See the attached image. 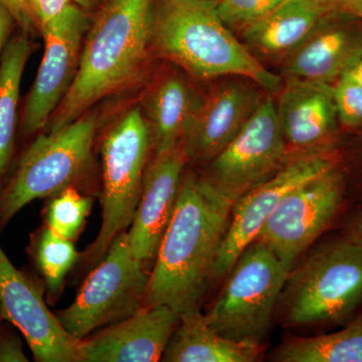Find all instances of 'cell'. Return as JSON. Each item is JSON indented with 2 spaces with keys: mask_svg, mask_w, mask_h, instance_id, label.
Segmentation results:
<instances>
[{
  "mask_svg": "<svg viewBox=\"0 0 362 362\" xmlns=\"http://www.w3.org/2000/svg\"><path fill=\"white\" fill-rule=\"evenodd\" d=\"M232 206L201 175L183 173L175 213L150 271L142 308L165 305L180 314L199 308V301L213 284Z\"/></svg>",
  "mask_w": 362,
  "mask_h": 362,
  "instance_id": "1",
  "label": "cell"
},
{
  "mask_svg": "<svg viewBox=\"0 0 362 362\" xmlns=\"http://www.w3.org/2000/svg\"><path fill=\"white\" fill-rule=\"evenodd\" d=\"M149 49L197 80L244 77L267 92L282 89L221 20L216 0H151Z\"/></svg>",
  "mask_w": 362,
  "mask_h": 362,
  "instance_id": "2",
  "label": "cell"
},
{
  "mask_svg": "<svg viewBox=\"0 0 362 362\" xmlns=\"http://www.w3.org/2000/svg\"><path fill=\"white\" fill-rule=\"evenodd\" d=\"M151 0H104L86 33L75 81L44 131H57L134 82L150 52Z\"/></svg>",
  "mask_w": 362,
  "mask_h": 362,
  "instance_id": "3",
  "label": "cell"
},
{
  "mask_svg": "<svg viewBox=\"0 0 362 362\" xmlns=\"http://www.w3.org/2000/svg\"><path fill=\"white\" fill-rule=\"evenodd\" d=\"M362 300V249L351 239L313 250L288 273L277 306L288 327L335 322Z\"/></svg>",
  "mask_w": 362,
  "mask_h": 362,
  "instance_id": "4",
  "label": "cell"
},
{
  "mask_svg": "<svg viewBox=\"0 0 362 362\" xmlns=\"http://www.w3.org/2000/svg\"><path fill=\"white\" fill-rule=\"evenodd\" d=\"M98 117L86 113L57 131H42L16 162L0 194V233L23 207L78 188L92 163Z\"/></svg>",
  "mask_w": 362,
  "mask_h": 362,
  "instance_id": "5",
  "label": "cell"
},
{
  "mask_svg": "<svg viewBox=\"0 0 362 362\" xmlns=\"http://www.w3.org/2000/svg\"><path fill=\"white\" fill-rule=\"evenodd\" d=\"M102 223L94 242L81 254L83 270L104 258L112 240L129 228L141 197L152 136L141 107L134 106L107 130L101 147Z\"/></svg>",
  "mask_w": 362,
  "mask_h": 362,
  "instance_id": "6",
  "label": "cell"
},
{
  "mask_svg": "<svg viewBox=\"0 0 362 362\" xmlns=\"http://www.w3.org/2000/svg\"><path fill=\"white\" fill-rule=\"evenodd\" d=\"M289 270L255 240L226 276L220 295L204 314L206 322L228 339L264 345Z\"/></svg>",
  "mask_w": 362,
  "mask_h": 362,
  "instance_id": "7",
  "label": "cell"
},
{
  "mask_svg": "<svg viewBox=\"0 0 362 362\" xmlns=\"http://www.w3.org/2000/svg\"><path fill=\"white\" fill-rule=\"evenodd\" d=\"M149 275L146 265L131 251L125 230L112 240L104 258L89 272L73 303L54 315L78 341L139 311Z\"/></svg>",
  "mask_w": 362,
  "mask_h": 362,
  "instance_id": "8",
  "label": "cell"
},
{
  "mask_svg": "<svg viewBox=\"0 0 362 362\" xmlns=\"http://www.w3.org/2000/svg\"><path fill=\"white\" fill-rule=\"evenodd\" d=\"M279 124L276 103L266 98L237 137L211 161L202 180L233 204L292 158Z\"/></svg>",
  "mask_w": 362,
  "mask_h": 362,
  "instance_id": "9",
  "label": "cell"
},
{
  "mask_svg": "<svg viewBox=\"0 0 362 362\" xmlns=\"http://www.w3.org/2000/svg\"><path fill=\"white\" fill-rule=\"evenodd\" d=\"M344 176L335 168L283 197L256 240L291 270L334 220L343 201Z\"/></svg>",
  "mask_w": 362,
  "mask_h": 362,
  "instance_id": "10",
  "label": "cell"
},
{
  "mask_svg": "<svg viewBox=\"0 0 362 362\" xmlns=\"http://www.w3.org/2000/svg\"><path fill=\"white\" fill-rule=\"evenodd\" d=\"M90 21V11L78 6L64 20L40 33L44 56L20 113L18 131L25 137L47 128L70 90Z\"/></svg>",
  "mask_w": 362,
  "mask_h": 362,
  "instance_id": "11",
  "label": "cell"
},
{
  "mask_svg": "<svg viewBox=\"0 0 362 362\" xmlns=\"http://www.w3.org/2000/svg\"><path fill=\"white\" fill-rule=\"evenodd\" d=\"M337 168L330 153L294 156L271 178L252 188L233 204L230 221L216 266L213 284L220 282L257 235L288 192Z\"/></svg>",
  "mask_w": 362,
  "mask_h": 362,
  "instance_id": "12",
  "label": "cell"
},
{
  "mask_svg": "<svg viewBox=\"0 0 362 362\" xmlns=\"http://www.w3.org/2000/svg\"><path fill=\"white\" fill-rule=\"evenodd\" d=\"M44 283L16 269L0 247V303L37 362H80L78 341L45 303Z\"/></svg>",
  "mask_w": 362,
  "mask_h": 362,
  "instance_id": "13",
  "label": "cell"
},
{
  "mask_svg": "<svg viewBox=\"0 0 362 362\" xmlns=\"http://www.w3.org/2000/svg\"><path fill=\"white\" fill-rule=\"evenodd\" d=\"M250 78H226L204 98L182 144L188 161L207 163L237 137L266 97Z\"/></svg>",
  "mask_w": 362,
  "mask_h": 362,
  "instance_id": "14",
  "label": "cell"
},
{
  "mask_svg": "<svg viewBox=\"0 0 362 362\" xmlns=\"http://www.w3.org/2000/svg\"><path fill=\"white\" fill-rule=\"evenodd\" d=\"M180 320V313L165 305L141 308L78 340V361H161Z\"/></svg>",
  "mask_w": 362,
  "mask_h": 362,
  "instance_id": "15",
  "label": "cell"
},
{
  "mask_svg": "<svg viewBox=\"0 0 362 362\" xmlns=\"http://www.w3.org/2000/svg\"><path fill=\"white\" fill-rule=\"evenodd\" d=\"M182 144L149 159L141 197L127 230L131 251L145 265L154 261L164 233L175 213L185 165Z\"/></svg>",
  "mask_w": 362,
  "mask_h": 362,
  "instance_id": "16",
  "label": "cell"
},
{
  "mask_svg": "<svg viewBox=\"0 0 362 362\" xmlns=\"http://www.w3.org/2000/svg\"><path fill=\"white\" fill-rule=\"evenodd\" d=\"M279 93L276 110L291 156L330 153L338 120L333 85L289 78Z\"/></svg>",
  "mask_w": 362,
  "mask_h": 362,
  "instance_id": "17",
  "label": "cell"
},
{
  "mask_svg": "<svg viewBox=\"0 0 362 362\" xmlns=\"http://www.w3.org/2000/svg\"><path fill=\"white\" fill-rule=\"evenodd\" d=\"M361 54V18L331 11L283 62V78L332 85Z\"/></svg>",
  "mask_w": 362,
  "mask_h": 362,
  "instance_id": "18",
  "label": "cell"
},
{
  "mask_svg": "<svg viewBox=\"0 0 362 362\" xmlns=\"http://www.w3.org/2000/svg\"><path fill=\"white\" fill-rule=\"evenodd\" d=\"M335 11L324 0H286L270 14L240 33L259 63L282 65L326 14Z\"/></svg>",
  "mask_w": 362,
  "mask_h": 362,
  "instance_id": "19",
  "label": "cell"
},
{
  "mask_svg": "<svg viewBox=\"0 0 362 362\" xmlns=\"http://www.w3.org/2000/svg\"><path fill=\"white\" fill-rule=\"evenodd\" d=\"M204 98L178 73L157 80L143 98V115L148 123L154 156L181 144Z\"/></svg>",
  "mask_w": 362,
  "mask_h": 362,
  "instance_id": "20",
  "label": "cell"
},
{
  "mask_svg": "<svg viewBox=\"0 0 362 362\" xmlns=\"http://www.w3.org/2000/svg\"><path fill=\"white\" fill-rule=\"evenodd\" d=\"M180 320L161 361L254 362L259 361L264 345L228 339L206 322L199 308L180 314Z\"/></svg>",
  "mask_w": 362,
  "mask_h": 362,
  "instance_id": "21",
  "label": "cell"
},
{
  "mask_svg": "<svg viewBox=\"0 0 362 362\" xmlns=\"http://www.w3.org/2000/svg\"><path fill=\"white\" fill-rule=\"evenodd\" d=\"M33 35L18 28L0 57V194L14 168L20 127L21 78L35 51Z\"/></svg>",
  "mask_w": 362,
  "mask_h": 362,
  "instance_id": "22",
  "label": "cell"
},
{
  "mask_svg": "<svg viewBox=\"0 0 362 362\" xmlns=\"http://www.w3.org/2000/svg\"><path fill=\"white\" fill-rule=\"evenodd\" d=\"M279 362H362V315L344 328L312 337H290L273 354Z\"/></svg>",
  "mask_w": 362,
  "mask_h": 362,
  "instance_id": "23",
  "label": "cell"
},
{
  "mask_svg": "<svg viewBox=\"0 0 362 362\" xmlns=\"http://www.w3.org/2000/svg\"><path fill=\"white\" fill-rule=\"evenodd\" d=\"M28 254L42 277L47 301L54 303L64 291L66 276L80 262V252L73 240L42 225L30 237Z\"/></svg>",
  "mask_w": 362,
  "mask_h": 362,
  "instance_id": "24",
  "label": "cell"
},
{
  "mask_svg": "<svg viewBox=\"0 0 362 362\" xmlns=\"http://www.w3.org/2000/svg\"><path fill=\"white\" fill-rule=\"evenodd\" d=\"M93 197L75 187L49 197L44 211V225L57 235L75 242L84 230Z\"/></svg>",
  "mask_w": 362,
  "mask_h": 362,
  "instance_id": "25",
  "label": "cell"
},
{
  "mask_svg": "<svg viewBox=\"0 0 362 362\" xmlns=\"http://www.w3.org/2000/svg\"><path fill=\"white\" fill-rule=\"evenodd\" d=\"M286 0H216L221 20L233 33H240L263 20Z\"/></svg>",
  "mask_w": 362,
  "mask_h": 362,
  "instance_id": "26",
  "label": "cell"
},
{
  "mask_svg": "<svg viewBox=\"0 0 362 362\" xmlns=\"http://www.w3.org/2000/svg\"><path fill=\"white\" fill-rule=\"evenodd\" d=\"M338 120L351 128H362V86L341 77L333 85Z\"/></svg>",
  "mask_w": 362,
  "mask_h": 362,
  "instance_id": "27",
  "label": "cell"
},
{
  "mask_svg": "<svg viewBox=\"0 0 362 362\" xmlns=\"http://www.w3.org/2000/svg\"><path fill=\"white\" fill-rule=\"evenodd\" d=\"M25 2L40 35L64 20L78 6L75 0H25Z\"/></svg>",
  "mask_w": 362,
  "mask_h": 362,
  "instance_id": "28",
  "label": "cell"
},
{
  "mask_svg": "<svg viewBox=\"0 0 362 362\" xmlns=\"http://www.w3.org/2000/svg\"><path fill=\"white\" fill-rule=\"evenodd\" d=\"M13 324L7 320L0 325V362H28L23 349V335Z\"/></svg>",
  "mask_w": 362,
  "mask_h": 362,
  "instance_id": "29",
  "label": "cell"
},
{
  "mask_svg": "<svg viewBox=\"0 0 362 362\" xmlns=\"http://www.w3.org/2000/svg\"><path fill=\"white\" fill-rule=\"evenodd\" d=\"M0 1L13 13L18 28L30 33L33 37L40 35L25 0H0Z\"/></svg>",
  "mask_w": 362,
  "mask_h": 362,
  "instance_id": "30",
  "label": "cell"
},
{
  "mask_svg": "<svg viewBox=\"0 0 362 362\" xmlns=\"http://www.w3.org/2000/svg\"><path fill=\"white\" fill-rule=\"evenodd\" d=\"M18 28V25L13 13L0 1V57L7 42Z\"/></svg>",
  "mask_w": 362,
  "mask_h": 362,
  "instance_id": "31",
  "label": "cell"
},
{
  "mask_svg": "<svg viewBox=\"0 0 362 362\" xmlns=\"http://www.w3.org/2000/svg\"><path fill=\"white\" fill-rule=\"evenodd\" d=\"M324 1L335 11L349 14L362 20V0H324Z\"/></svg>",
  "mask_w": 362,
  "mask_h": 362,
  "instance_id": "32",
  "label": "cell"
},
{
  "mask_svg": "<svg viewBox=\"0 0 362 362\" xmlns=\"http://www.w3.org/2000/svg\"><path fill=\"white\" fill-rule=\"evenodd\" d=\"M341 77L349 78V80L362 86V54L349 66V69L345 71Z\"/></svg>",
  "mask_w": 362,
  "mask_h": 362,
  "instance_id": "33",
  "label": "cell"
},
{
  "mask_svg": "<svg viewBox=\"0 0 362 362\" xmlns=\"http://www.w3.org/2000/svg\"><path fill=\"white\" fill-rule=\"evenodd\" d=\"M349 239L354 240L362 249V214L357 220L356 226L352 230L351 238H349Z\"/></svg>",
  "mask_w": 362,
  "mask_h": 362,
  "instance_id": "34",
  "label": "cell"
},
{
  "mask_svg": "<svg viewBox=\"0 0 362 362\" xmlns=\"http://www.w3.org/2000/svg\"><path fill=\"white\" fill-rule=\"evenodd\" d=\"M103 1L104 0H75L78 6H80L87 11H92L98 8Z\"/></svg>",
  "mask_w": 362,
  "mask_h": 362,
  "instance_id": "35",
  "label": "cell"
},
{
  "mask_svg": "<svg viewBox=\"0 0 362 362\" xmlns=\"http://www.w3.org/2000/svg\"><path fill=\"white\" fill-rule=\"evenodd\" d=\"M4 320V313H2L1 303H0V325H1L2 321Z\"/></svg>",
  "mask_w": 362,
  "mask_h": 362,
  "instance_id": "36",
  "label": "cell"
}]
</instances>
